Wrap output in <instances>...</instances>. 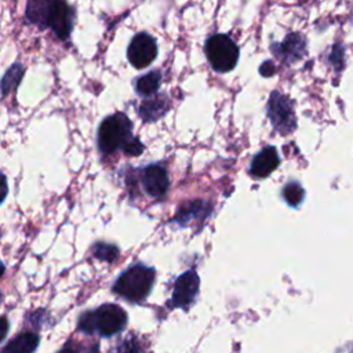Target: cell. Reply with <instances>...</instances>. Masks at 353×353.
<instances>
[{"label": "cell", "mask_w": 353, "mask_h": 353, "mask_svg": "<svg viewBox=\"0 0 353 353\" xmlns=\"http://www.w3.org/2000/svg\"><path fill=\"white\" fill-rule=\"evenodd\" d=\"M77 11L68 0H26L25 19L39 29H51L59 40L73 32Z\"/></svg>", "instance_id": "obj_1"}, {"label": "cell", "mask_w": 353, "mask_h": 353, "mask_svg": "<svg viewBox=\"0 0 353 353\" xmlns=\"http://www.w3.org/2000/svg\"><path fill=\"white\" fill-rule=\"evenodd\" d=\"M1 323H3V327H1V339H4L6 334H7V330H8V321L6 317L1 319Z\"/></svg>", "instance_id": "obj_21"}, {"label": "cell", "mask_w": 353, "mask_h": 353, "mask_svg": "<svg viewBox=\"0 0 353 353\" xmlns=\"http://www.w3.org/2000/svg\"><path fill=\"white\" fill-rule=\"evenodd\" d=\"M270 51L284 63H294L306 54V39L299 32L288 33L283 41H273Z\"/></svg>", "instance_id": "obj_9"}, {"label": "cell", "mask_w": 353, "mask_h": 353, "mask_svg": "<svg viewBox=\"0 0 353 353\" xmlns=\"http://www.w3.org/2000/svg\"><path fill=\"white\" fill-rule=\"evenodd\" d=\"M39 335L34 332H23L14 338L7 346L3 347V352L11 353H32L39 346Z\"/></svg>", "instance_id": "obj_15"}, {"label": "cell", "mask_w": 353, "mask_h": 353, "mask_svg": "<svg viewBox=\"0 0 353 353\" xmlns=\"http://www.w3.org/2000/svg\"><path fill=\"white\" fill-rule=\"evenodd\" d=\"M281 196L290 207H298L305 199V190L299 182L291 181L284 185L281 190Z\"/></svg>", "instance_id": "obj_16"}, {"label": "cell", "mask_w": 353, "mask_h": 353, "mask_svg": "<svg viewBox=\"0 0 353 353\" xmlns=\"http://www.w3.org/2000/svg\"><path fill=\"white\" fill-rule=\"evenodd\" d=\"M156 280V270L142 263L131 265L113 283L112 291L130 303H141L150 294Z\"/></svg>", "instance_id": "obj_3"}, {"label": "cell", "mask_w": 353, "mask_h": 353, "mask_svg": "<svg viewBox=\"0 0 353 353\" xmlns=\"http://www.w3.org/2000/svg\"><path fill=\"white\" fill-rule=\"evenodd\" d=\"M92 254L95 258L106 262H113L116 256L119 255V250L112 245V244H105V243H97L92 247Z\"/></svg>", "instance_id": "obj_18"}, {"label": "cell", "mask_w": 353, "mask_h": 353, "mask_svg": "<svg viewBox=\"0 0 353 353\" xmlns=\"http://www.w3.org/2000/svg\"><path fill=\"white\" fill-rule=\"evenodd\" d=\"M200 277L194 269L183 272L174 283V290L171 295V305L174 307L188 309L199 294Z\"/></svg>", "instance_id": "obj_8"}, {"label": "cell", "mask_w": 353, "mask_h": 353, "mask_svg": "<svg viewBox=\"0 0 353 353\" xmlns=\"http://www.w3.org/2000/svg\"><path fill=\"white\" fill-rule=\"evenodd\" d=\"M157 41L148 32L135 33L127 47V59L135 69L149 66L157 58Z\"/></svg>", "instance_id": "obj_7"}, {"label": "cell", "mask_w": 353, "mask_h": 353, "mask_svg": "<svg viewBox=\"0 0 353 353\" xmlns=\"http://www.w3.org/2000/svg\"><path fill=\"white\" fill-rule=\"evenodd\" d=\"M204 54L210 66L218 73L233 70L239 62L240 50L236 41L225 33H214L204 43Z\"/></svg>", "instance_id": "obj_4"}, {"label": "cell", "mask_w": 353, "mask_h": 353, "mask_svg": "<svg viewBox=\"0 0 353 353\" xmlns=\"http://www.w3.org/2000/svg\"><path fill=\"white\" fill-rule=\"evenodd\" d=\"M266 114L276 131L280 134H291L296 128V119L292 102L288 97L279 91H273L269 97Z\"/></svg>", "instance_id": "obj_6"}, {"label": "cell", "mask_w": 353, "mask_h": 353, "mask_svg": "<svg viewBox=\"0 0 353 353\" xmlns=\"http://www.w3.org/2000/svg\"><path fill=\"white\" fill-rule=\"evenodd\" d=\"M145 146L142 145V142L135 138V137H131L125 143L124 146L121 148V150L127 154V156H139L142 152H143Z\"/></svg>", "instance_id": "obj_19"}, {"label": "cell", "mask_w": 353, "mask_h": 353, "mask_svg": "<svg viewBox=\"0 0 353 353\" xmlns=\"http://www.w3.org/2000/svg\"><path fill=\"white\" fill-rule=\"evenodd\" d=\"M127 313L116 303H103L94 310H85L80 314L77 328L88 335L110 338L121 332L127 325Z\"/></svg>", "instance_id": "obj_2"}, {"label": "cell", "mask_w": 353, "mask_h": 353, "mask_svg": "<svg viewBox=\"0 0 353 353\" xmlns=\"http://www.w3.org/2000/svg\"><path fill=\"white\" fill-rule=\"evenodd\" d=\"M141 181L148 196L156 200H163L168 192V172L161 164H149L142 170Z\"/></svg>", "instance_id": "obj_10"}, {"label": "cell", "mask_w": 353, "mask_h": 353, "mask_svg": "<svg viewBox=\"0 0 353 353\" xmlns=\"http://www.w3.org/2000/svg\"><path fill=\"white\" fill-rule=\"evenodd\" d=\"M132 123L121 113H113L102 120L98 128V149L103 154H112L121 149L124 143L132 137Z\"/></svg>", "instance_id": "obj_5"}, {"label": "cell", "mask_w": 353, "mask_h": 353, "mask_svg": "<svg viewBox=\"0 0 353 353\" xmlns=\"http://www.w3.org/2000/svg\"><path fill=\"white\" fill-rule=\"evenodd\" d=\"M211 203L204 200H193L183 203L172 219L179 226H188L192 221H204L211 214Z\"/></svg>", "instance_id": "obj_12"}, {"label": "cell", "mask_w": 353, "mask_h": 353, "mask_svg": "<svg viewBox=\"0 0 353 353\" xmlns=\"http://www.w3.org/2000/svg\"><path fill=\"white\" fill-rule=\"evenodd\" d=\"M280 164V157L274 146H266L259 150L251 160L250 174L255 178L269 176Z\"/></svg>", "instance_id": "obj_11"}, {"label": "cell", "mask_w": 353, "mask_h": 353, "mask_svg": "<svg viewBox=\"0 0 353 353\" xmlns=\"http://www.w3.org/2000/svg\"><path fill=\"white\" fill-rule=\"evenodd\" d=\"M23 72H25V68L19 62H15L11 68H8V70L4 73L3 81H1L3 95H7L8 91L14 90L19 84V81L23 76Z\"/></svg>", "instance_id": "obj_17"}, {"label": "cell", "mask_w": 353, "mask_h": 353, "mask_svg": "<svg viewBox=\"0 0 353 353\" xmlns=\"http://www.w3.org/2000/svg\"><path fill=\"white\" fill-rule=\"evenodd\" d=\"M161 72L160 70H150L139 77L135 79L134 81V87H135V92L139 97H152L157 92V90L160 88V83H161Z\"/></svg>", "instance_id": "obj_14"}, {"label": "cell", "mask_w": 353, "mask_h": 353, "mask_svg": "<svg viewBox=\"0 0 353 353\" xmlns=\"http://www.w3.org/2000/svg\"><path fill=\"white\" fill-rule=\"evenodd\" d=\"M259 73H261L262 76H265V77L273 76V74L276 73V66H274L273 61H270V59L263 61V62L261 63V66H259Z\"/></svg>", "instance_id": "obj_20"}, {"label": "cell", "mask_w": 353, "mask_h": 353, "mask_svg": "<svg viewBox=\"0 0 353 353\" xmlns=\"http://www.w3.org/2000/svg\"><path fill=\"white\" fill-rule=\"evenodd\" d=\"M168 106H170L168 98L164 94H159L154 98L143 101L138 108V113L143 121L152 123L163 117L167 113Z\"/></svg>", "instance_id": "obj_13"}]
</instances>
